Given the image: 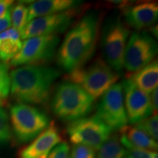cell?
<instances>
[{
  "label": "cell",
  "instance_id": "cell-15",
  "mask_svg": "<svg viewBox=\"0 0 158 158\" xmlns=\"http://www.w3.org/2000/svg\"><path fill=\"white\" fill-rule=\"evenodd\" d=\"M80 2L73 0H39L28 7V23L37 18L59 13L76 8Z\"/></svg>",
  "mask_w": 158,
  "mask_h": 158
},
{
  "label": "cell",
  "instance_id": "cell-27",
  "mask_svg": "<svg viewBox=\"0 0 158 158\" xmlns=\"http://www.w3.org/2000/svg\"><path fill=\"white\" fill-rule=\"evenodd\" d=\"M11 10H7L2 17L0 18V33L8 29L11 26Z\"/></svg>",
  "mask_w": 158,
  "mask_h": 158
},
{
  "label": "cell",
  "instance_id": "cell-21",
  "mask_svg": "<svg viewBox=\"0 0 158 158\" xmlns=\"http://www.w3.org/2000/svg\"><path fill=\"white\" fill-rule=\"evenodd\" d=\"M135 127L138 130L149 135L155 141L158 138V116L153 114L143 121L135 124Z\"/></svg>",
  "mask_w": 158,
  "mask_h": 158
},
{
  "label": "cell",
  "instance_id": "cell-7",
  "mask_svg": "<svg viewBox=\"0 0 158 158\" xmlns=\"http://www.w3.org/2000/svg\"><path fill=\"white\" fill-rule=\"evenodd\" d=\"M111 131L96 116L84 117L71 122L67 127V133L73 143L86 146L94 151H98L107 141Z\"/></svg>",
  "mask_w": 158,
  "mask_h": 158
},
{
  "label": "cell",
  "instance_id": "cell-5",
  "mask_svg": "<svg viewBox=\"0 0 158 158\" xmlns=\"http://www.w3.org/2000/svg\"><path fill=\"white\" fill-rule=\"evenodd\" d=\"M130 33L119 16H112L106 21L102 31L101 44L105 62L117 73L124 69V58Z\"/></svg>",
  "mask_w": 158,
  "mask_h": 158
},
{
  "label": "cell",
  "instance_id": "cell-22",
  "mask_svg": "<svg viewBox=\"0 0 158 158\" xmlns=\"http://www.w3.org/2000/svg\"><path fill=\"white\" fill-rule=\"evenodd\" d=\"M10 91V77L9 65L5 62H0V100L8 97Z\"/></svg>",
  "mask_w": 158,
  "mask_h": 158
},
{
  "label": "cell",
  "instance_id": "cell-14",
  "mask_svg": "<svg viewBox=\"0 0 158 158\" xmlns=\"http://www.w3.org/2000/svg\"><path fill=\"white\" fill-rule=\"evenodd\" d=\"M125 22L138 31L152 27L157 23L158 5L155 2H144L124 9Z\"/></svg>",
  "mask_w": 158,
  "mask_h": 158
},
{
  "label": "cell",
  "instance_id": "cell-29",
  "mask_svg": "<svg viewBox=\"0 0 158 158\" xmlns=\"http://www.w3.org/2000/svg\"><path fill=\"white\" fill-rule=\"evenodd\" d=\"M13 1L10 0H0V18L2 17L7 10L12 7Z\"/></svg>",
  "mask_w": 158,
  "mask_h": 158
},
{
  "label": "cell",
  "instance_id": "cell-3",
  "mask_svg": "<svg viewBox=\"0 0 158 158\" xmlns=\"http://www.w3.org/2000/svg\"><path fill=\"white\" fill-rule=\"evenodd\" d=\"M94 100L74 83L65 81L55 89L51 99V109L57 118L64 122H73L92 111Z\"/></svg>",
  "mask_w": 158,
  "mask_h": 158
},
{
  "label": "cell",
  "instance_id": "cell-23",
  "mask_svg": "<svg viewBox=\"0 0 158 158\" xmlns=\"http://www.w3.org/2000/svg\"><path fill=\"white\" fill-rule=\"evenodd\" d=\"M11 138L9 116L7 111L0 107V143L8 142Z\"/></svg>",
  "mask_w": 158,
  "mask_h": 158
},
{
  "label": "cell",
  "instance_id": "cell-13",
  "mask_svg": "<svg viewBox=\"0 0 158 158\" xmlns=\"http://www.w3.org/2000/svg\"><path fill=\"white\" fill-rule=\"evenodd\" d=\"M61 142L58 127L54 122H51L31 143L19 152V158H47L51 150Z\"/></svg>",
  "mask_w": 158,
  "mask_h": 158
},
{
  "label": "cell",
  "instance_id": "cell-4",
  "mask_svg": "<svg viewBox=\"0 0 158 158\" xmlns=\"http://www.w3.org/2000/svg\"><path fill=\"white\" fill-rule=\"evenodd\" d=\"M67 78L68 81L78 85L94 100L116 84L119 76L105 60L98 58L86 68L71 71Z\"/></svg>",
  "mask_w": 158,
  "mask_h": 158
},
{
  "label": "cell",
  "instance_id": "cell-20",
  "mask_svg": "<svg viewBox=\"0 0 158 158\" xmlns=\"http://www.w3.org/2000/svg\"><path fill=\"white\" fill-rule=\"evenodd\" d=\"M28 23V7L24 3L19 2L11 10V25L19 31H22Z\"/></svg>",
  "mask_w": 158,
  "mask_h": 158
},
{
  "label": "cell",
  "instance_id": "cell-11",
  "mask_svg": "<svg viewBox=\"0 0 158 158\" xmlns=\"http://www.w3.org/2000/svg\"><path fill=\"white\" fill-rule=\"evenodd\" d=\"M78 13V8L76 7L59 13L37 18L26 25L20 35L23 40L45 35H57L59 33L64 32L70 27Z\"/></svg>",
  "mask_w": 158,
  "mask_h": 158
},
{
  "label": "cell",
  "instance_id": "cell-12",
  "mask_svg": "<svg viewBox=\"0 0 158 158\" xmlns=\"http://www.w3.org/2000/svg\"><path fill=\"white\" fill-rule=\"evenodd\" d=\"M122 84L128 122L135 124L152 116L153 111L149 94L136 87L127 78Z\"/></svg>",
  "mask_w": 158,
  "mask_h": 158
},
{
  "label": "cell",
  "instance_id": "cell-26",
  "mask_svg": "<svg viewBox=\"0 0 158 158\" xmlns=\"http://www.w3.org/2000/svg\"><path fill=\"white\" fill-rule=\"evenodd\" d=\"M126 150L127 154L125 158H152L154 153V152L137 148H131Z\"/></svg>",
  "mask_w": 158,
  "mask_h": 158
},
{
  "label": "cell",
  "instance_id": "cell-24",
  "mask_svg": "<svg viewBox=\"0 0 158 158\" xmlns=\"http://www.w3.org/2000/svg\"><path fill=\"white\" fill-rule=\"evenodd\" d=\"M95 151L92 148L76 144L73 147L69 158H95Z\"/></svg>",
  "mask_w": 158,
  "mask_h": 158
},
{
  "label": "cell",
  "instance_id": "cell-25",
  "mask_svg": "<svg viewBox=\"0 0 158 158\" xmlns=\"http://www.w3.org/2000/svg\"><path fill=\"white\" fill-rule=\"evenodd\" d=\"M70 147L66 142H61L51 151L47 158H69Z\"/></svg>",
  "mask_w": 158,
  "mask_h": 158
},
{
  "label": "cell",
  "instance_id": "cell-1",
  "mask_svg": "<svg viewBox=\"0 0 158 158\" xmlns=\"http://www.w3.org/2000/svg\"><path fill=\"white\" fill-rule=\"evenodd\" d=\"M100 20L92 11L84 15L72 27L62 42L56 54L59 66L70 73L82 68L95 51Z\"/></svg>",
  "mask_w": 158,
  "mask_h": 158
},
{
  "label": "cell",
  "instance_id": "cell-2",
  "mask_svg": "<svg viewBox=\"0 0 158 158\" xmlns=\"http://www.w3.org/2000/svg\"><path fill=\"white\" fill-rule=\"evenodd\" d=\"M60 75L58 69L43 64L17 67L10 73V92L19 103L44 105L48 102L53 85Z\"/></svg>",
  "mask_w": 158,
  "mask_h": 158
},
{
  "label": "cell",
  "instance_id": "cell-16",
  "mask_svg": "<svg viewBox=\"0 0 158 158\" xmlns=\"http://www.w3.org/2000/svg\"><path fill=\"white\" fill-rule=\"evenodd\" d=\"M121 135L119 141L126 149L131 148L155 152L157 149V142L149 135L138 130L135 126H125L119 130Z\"/></svg>",
  "mask_w": 158,
  "mask_h": 158
},
{
  "label": "cell",
  "instance_id": "cell-19",
  "mask_svg": "<svg viewBox=\"0 0 158 158\" xmlns=\"http://www.w3.org/2000/svg\"><path fill=\"white\" fill-rule=\"evenodd\" d=\"M127 150L122 145L119 138L111 135L98 150L97 158H125Z\"/></svg>",
  "mask_w": 158,
  "mask_h": 158
},
{
  "label": "cell",
  "instance_id": "cell-10",
  "mask_svg": "<svg viewBox=\"0 0 158 158\" xmlns=\"http://www.w3.org/2000/svg\"><path fill=\"white\" fill-rule=\"evenodd\" d=\"M95 116L112 131L120 130L127 125L122 83H116L113 85L102 96L97 107Z\"/></svg>",
  "mask_w": 158,
  "mask_h": 158
},
{
  "label": "cell",
  "instance_id": "cell-6",
  "mask_svg": "<svg viewBox=\"0 0 158 158\" xmlns=\"http://www.w3.org/2000/svg\"><path fill=\"white\" fill-rule=\"evenodd\" d=\"M12 130L19 143L34 140L50 124L47 114L30 105L17 103L10 108Z\"/></svg>",
  "mask_w": 158,
  "mask_h": 158
},
{
  "label": "cell",
  "instance_id": "cell-31",
  "mask_svg": "<svg viewBox=\"0 0 158 158\" xmlns=\"http://www.w3.org/2000/svg\"><path fill=\"white\" fill-rule=\"evenodd\" d=\"M4 103H5V102H4V100H0V107H2L4 105Z\"/></svg>",
  "mask_w": 158,
  "mask_h": 158
},
{
  "label": "cell",
  "instance_id": "cell-18",
  "mask_svg": "<svg viewBox=\"0 0 158 158\" xmlns=\"http://www.w3.org/2000/svg\"><path fill=\"white\" fill-rule=\"evenodd\" d=\"M22 46L20 32L14 28H9L0 33V59L4 62L11 60Z\"/></svg>",
  "mask_w": 158,
  "mask_h": 158
},
{
  "label": "cell",
  "instance_id": "cell-8",
  "mask_svg": "<svg viewBox=\"0 0 158 158\" xmlns=\"http://www.w3.org/2000/svg\"><path fill=\"white\" fill-rule=\"evenodd\" d=\"M59 37L45 35L26 39L21 50L10 60V65L15 68L23 65L42 64L51 60L56 54Z\"/></svg>",
  "mask_w": 158,
  "mask_h": 158
},
{
  "label": "cell",
  "instance_id": "cell-30",
  "mask_svg": "<svg viewBox=\"0 0 158 158\" xmlns=\"http://www.w3.org/2000/svg\"><path fill=\"white\" fill-rule=\"evenodd\" d=\"M152 158H158V155H157V153L155 152H154L153 155H152Z\"/></svg>",
  "mask_w": 158,
  "mask_h": 158
},
{
  "label": "cell",
  "instance_id": "cell-9",
  "mask_svg": "<svg viewBox=\"0 0 158 158\" xmlns=\"http://www.w3.org/2000/svg\"><path fill=\"white\" fill-rule=\"evenodd\" d=\"M157 54V41L151 35L146 31L133 32L126 45L124 68L136 72L152 62Z\"/></svg>",
  "mask_w": 158,
  "mask_h": 158
},
{
  "label": "cell",
  "instance_id": "cell-28",
  "mask_svg": "<svg viewBox=\"0 0 158 158\" xmlns=\"http://www.w3.org/2000/svg\"><path fill=\"white\" fill-rule=\"evenodd\" d=\"M150 101H151L152 108L153 114H157L158 110V90L156 88L151 92V96H150Z\"/></svg>",
  "mask_w": 158,
  "mask_h": 158
},
{
  "label": "cell",
  "instance_id": "cell-17",
  "mask_svg": "<svg viewBox=\"0 0 158 158\" xmlns=\"http://www.w3.org/2000/svg\"><path fill=\"white\" fill-rule=\"evenodd\" d=\"M127 79L136 87L149 94L157 88L158 84V62L153 60L147 66L134 72Z\"/></svg>",
  "mask_w": 158,
  "mask_h": 158
}]
</instances>
